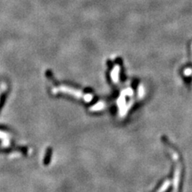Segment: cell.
<instances>
[{
    "mask_svg": "<svg viewBox=\"0 0 192 192\" xmlns=\"http://www.w3.org/2000/svg\"><path fill=\"white\" fill-rule=\"evenodd\" d=\"M191 55H192V43H191ZM191 61H192V59H191Z\"/></svg>",
    "mask_w": 192,
    "mask_h": 192,
    "instance_id": "cell-1",
    "label": "cell"
}]
</instances>
